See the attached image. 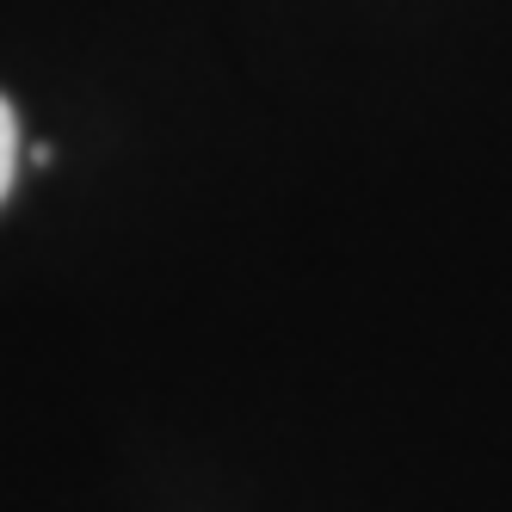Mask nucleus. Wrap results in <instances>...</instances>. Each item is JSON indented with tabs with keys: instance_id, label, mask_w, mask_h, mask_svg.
<instances>
[{
	"instance_id": "nucleus-1",
	"label": "nucleus",
	"mask_w": 512,
	"mask_h": 512,
	"mask_svg": "<svg viewBox=\"0 0 512 512\" xmlns=\"http://www.w3.org/2000/svg\"><path fill=\"white\" fill-rule=\"evenodd\" d=\"M13 173H19V124H13V105L0 99V198H7Z\"/></svg>"
}]
</instances>
